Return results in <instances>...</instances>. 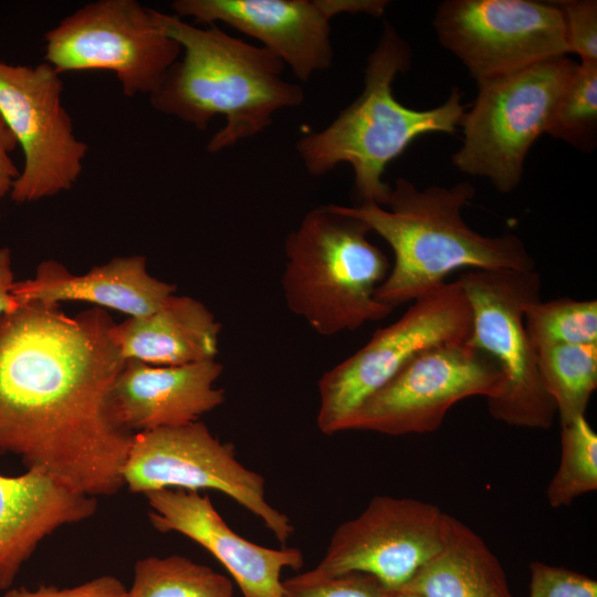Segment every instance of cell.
<instances>
[{
  "instance_id": "1",
  "label": "cell",
  "mask_w": 597,
  "mask_h": 597,
  "mask_svg": "<svg viewBox=\"0 0 597 597\" xmlns=\"http://www.w3.org/2000/svg\"><path fill=\"white\" fill-rule=\"evenodd\" d=\"M114 323L100 307L69 315L35 302L0 316V454L93 498L123 489L134 434L113 404L125 364Z\"/></svg>"
},
{
  "instance_id": "2",
  "label": "cell",
  "mask_w": 597,
  "mask_h": 597,
  "mask_svg": "<svg viewBox=\"0 0 597 597\" xmlns=\"http://www.w3.org/2000/svg\"><path fill=\"white\" fill-rule=\"evenodd\" d=\"M151 11L156 24L178 42L182 57L149 95L150 105L200 130L223 116V127L207 145L210 153L262 133L276 112L302 104V87L283 78L284 63L265 48L216 24L199 28L175 14Z\"/></svg>"
},
{
  "instance_id": "3",
  "label": "cell",
  "mask_w": 597,
  "mask_h": 597,
  "mask_svg": "<svg viewBox=\"0 0 597 597\" xmlns=\"http://www.w3.org/2000/svg\"><path fill=\"white\" fill-rule=\"evenodd\" d=\"M475 196L468 181L452 187L418 189L398 178L385 209L374 202L335 209L362 220L391 248L394 265L376 289L375 298L391 307L416 301L467 270H534L523 241L512 233L486 237L472 230L462 211Z\"/></svg>"
},
{
  "instance_id": "4",
  "label": "cell",
  "mask_w": 597,
  "mask_h": 597,
  "mask_svg": "<svg viewBox=\"0 0 597 597\" xmlns=\"http://www.w3.org/2000/svg\"><path fill=\"white\" fill-rule=\"evenodd\" d=\"M410 63L408 43L385 22L367 59L362 94L325 128L296 143L297 154L311 175L322 176L339 164H348L362 202L384 207L391 192V186L383 179L387 165L425 134H454L465 113L457 86L442 104L429 109L407 107L395 97L392 83Z\"/></svg>"
},
{
  "instance_id": "5",
  "label": "cell",
  "mask_w": 597,
  "mask_h": 597,
  "mask_svg": "<svg viewBox=\"0 0 597 597\" xmlns=\"http://www.w3.org/2000/svg\"><path fill=\"white\" fill-rule=\"evenodd\" d=\"M369 232L329 205L308 211L285 240L286 305L321 335L354 331L394 311L375 298L391 266Z\"/></svg>"
},
{
  "instance_id": "6",
  "label": "cell",
  "mask_w": 597,
  "mask_h": 597,
  "mask_svg": "<svg viewBox=\"0 0 597 597\" xmlns=\"http://www.w3.org/2000/svg\"><path fill=\"white\" fill-rule=\"evenodd\" d=\"M576 66L565 55L476 82V98L461 119L463 140L453 166L488 178L500 192L513 191Z\"/></svg>"
},
{
  "instance_id": "7",
  "label": "cell",
  "mask_w": 597,
  "mask_h": 597,
  "mask_svg": "<svg viewBox=\"0 0 597 597\" xmlns=\"http://www.w3.org/2000/svg\"><path fill=\"white\" fill-rule=\"evenodd\" d=\"M471 307L469 345L489 354L504 383L488 402L490 415L516 427L548 429L556 407L544 388L536 349L524 323L526 308L541 300L542 280L534 270H467L457 280Z\"/></svg>"
},
{
  "instance_id": "8",
  "label": "cell",
  "mask_w": 597,
  "mask_h": 597,
  "mask_svg": "<svg viewBox=\"0 0 597 597\" xmlns=\"http://www.w3.org/2000/svg\"><path fill=\"white\" fill-rule=\"evenodd\" d=\"M472 314L458 281L413 301L392 324L377 329L353 355L318 380L317 427L324 434L345 431L359 406L427 348L464 342Z\"/></svg>"
},
{
  "instance_id": "9",
  "label": "cell",
  "mask_w": 597,
  "mask_h": 597,
  "mask_svg": "<svg viewBox=\"0 0 597 597\" xmlns=\"http://www.w3.org/2000/svg\"><path fill=\"white\" fill-rule=\"evenodd\" d=\"M122 476L124 486L136 494L219 491L258 516L282 546L294 533L290 519L266 500L264 478L244 467L233 444L220 441L199 420L134 433Z\"/></svg>"
},
{
  "instance_id": "10",
  "label": "cell",
  "mask_w": 597,
  "mask_h": 597,
  "mask_svg": "<svg viewBox=\"0 0 597 597\" xmlns=\"http://www.w3.org/2000/svg\"><path fill=\"white\" fill-rule=\"evenodd\" d=\"M136 0L88 2L44 35V62L60 74L105 70L125 96L153 94L181 54L180 45Z\"/></svg>"
},
{
  "instance_id": "11",
  "label": "cell",
  "mask_w": 597,
  "mask_h": 597,
  "mask_svg": "<svg viewBox=\"0 0 597 597\" xmlns=\"http://www.w3.org/2000/svg\"><path fill=\"white\" fill-rule=\"evenodd\" d=\"M61 74L46 62L10 64L0 57V116L23 154L10 198L30 203L70 190L88 146L80 140L62 103Z\"/></svg>"
},
{
  "instance_id": "12",
  "label": "cell",
  "mask_w": 597,
  "mask_h": 597,
  "mask_svg": "<svg viewBox=\"0 0 597 597\" xmlns=\"http://www.w3.org/2000/svg\"><path fill=\"white\" fill-rule=\"evenodd\" d=\"M503 383L499 364L465 341L432 346L367 398L345 431L388 436L432 432L457 402L473 396L493 399Z\"/></svg>"
},
{
  "instance_id": "13",
  "label": "cell",
  "mask_w": 597,
  "mask_h": 597,
  "mask_svg": "<svg viewBox=\"0 0 597 597\" xmlns=\"http://www.w3.org/2000/svg\"><path fill=\"white\" fill-rule=\"evenodd\" d=\"M432 24L441 45L475 82L568 53L554 1L447 0L437 7Z\"/></svg>"
},
{
  "instance_id": "14",
  "label": "cell",
  "mask_w": 597,
  "mask_h": 597,
  "mask_svg": "<svg viewBox=\"0 0 597 597\" xmlns=\"http://www.w3.org/2000/svg\"><path fill=\"white\" fill-rule=\"evenodd\" d=\"M450 519L425 501L376 495L358 516L335 530L323 558L308 573L331 577L359 572L399 590L441 549Z\"/></svg>"
},
{
  "instance_id": "15",
  "label": "cell",
  "mask_w": 597,
  "mask_h": 597,
  "mask_svg": "<svg viewBox=\"0 0 597 597\" xmlns=\"http://www.w3.org/2000/svg\"><path fill=\"white\" fill-rule=\"evenodd\" d=\"M387 0H176L174 14L193 24L223 22L259 40L306 82L331 67L329 21L341 13L384 14Z\"/></svg>"
},
{
  "instance_id": "16",
  "label": "cell",
  "mask_w": 597,
  "mask_h": 597,
  "mask_svg": "<svg viewBox=\"0 0 597 597\" xmlns=\"http://www.w3.org/2000/svg\"><path fill=\"white\" fill-rule=\"evenodd\" d=\"M148 520L161 533L176 532L207 549L232 576L243 597H283L284 568L300 569L298 548H270L237 534L199 491L163 489L144 494Z\"/></svg>"
},
{
  "instance_id": "17",
  "label": "cell",
  "mask_w": 597,
  "mask_h": 597,
  "mask_svg": "<svg viewBox=\"0 0 597 597\" xmlns=\"http://www.w3.org/2000/svg\"><path fill=\"white\" fill-rule=\"evenodd\" d=\"M222 370L216 359L179 366L126 360L113 387L116 415L133 433L197 421L223 404L224 390L214 387Z\"/></svg>"
},
{
  "instance_id": "18",
  "label": "cell",
  "mask_w": 597,
  "mask_h": 597,
  "mask_svg": "<svg viewBox=\"0 0 597 597\" xmlns=\"http://www.w3.org/2000/svg\"><path fill=\"white\" fill-rule=\"evenodd\" d=\"M96 510V498L65 486L41 469L0 474V589L11 588L43 540L91 519Z\"/></svg>"
},
{
  "instance_id": "19",
  "label": "cell",
  "mask_w": 597,
  "mask_h": 597,
  "mask_svg": "<svg viewBox=\"0 0 597 597\" xmlns=\"http://www.w3.org/2000/svg\"><path fill=\"white\" fill-rule=\"evenodd\" d=\"M175 290L148 272L144 255L134 254L116 256L84 274L71 273L59 261L44 260L32 279L14 282L12 294L19 304L85 302L137 317L154 312Z\"/></svg>"
},
{
  "instance_id": "20",
  "label": "cell",
  "mask_w": 597,
  "mask_h": 597,
  "mask_svg": "<svg viewBox=\"0 0 597 597\" xmlns=\"http://www.w3.org/2000/svg\"><path fill=\"white\" fill-rule=\"evenodd\" d=\"M221 324L200 301L171 294L154 312L114 323L121 356L154 366L216 359Z\"/></svg>"
},
{
  "instance_id": "21",
  "label": "cell",
  "mask_w": 597,
  "mask_h": 597,
  "mask_svg": "<svg viewBox=\"0 0 597 597\" xmlns=\"http://www.w3.org/2000/svg\"><path fill=\"white\" fill-rule=\"evenodd\" d=\"M399 590L419 597H513L496 556L452 516L441 549Z\"/></svg>"
},
{
  "instance_id": "22",
  "label": "cell",
  "mask_w": 597,
  "mask_h": 597,
  "mask_svg": "<svg viewBox=\"0 0 597 597\" xmlns=\"http://www.w3.org/2000/svg\"><path fill=\"white\" fill-rule=\"evenodd\" d=\"M545 390L555 404L561 425L585 416L597 388V344H556L536 349Z\"/></svg>"
},
{
  "instance_id": "23",
  "label": "cell",
  "mask_w": 597,
  "mask_h": 597,
  "mask_svg": "<svg viewBox=\"0 0 597 597\" xmlns=\"http://www.w3.org/2000/svg\"><path fill=\"white\" fill-rule=\"evenodd\" d=\"M224 575L182 555L147 556L134 566L128 597H232Z\"/></svg>"
},
{
  "instance_id": "24",
  "label": "cell",
  "mask_w": 597,
  "mask_h": 597,
  "mask_svg": "<svg viewBox=\"0 0 597 597\" xmlns=\"http://www.w3.org/2000/svg\"><path fill=\"white\" fill-rule=\"evenodd\" d=\"M561 426V462L546 490L547 502L554 509L597 489L596 432L585 416Z\"/></svg>"
},
{
  "instance_id": "25",
  "label": "cell",
  "mask_w": 597,
  "mask_h": 597,
  "mask_svg": "<svg viewBox=\"0 0 597 597\" xmlns=\"http://www.w3.org/2000/svg\"><path fill=\"white\" fill-rule=\"evenodd\" d=\"M546 134L590 153L597 143V62L577 64L552 112Z\"/></svg>"
},
{
  "instance_id": "26",
  "label": "cell",
  "mask_w": 597,
  "mask_h": 597,
  "mask_svg": "<svg viewBox=\"0 0 597 597\" xmlns=\"http://www.w3.org/2000/svg\"><path fill=\"white\" fill-rule=\"evenodd\" d=\"M524 323L535 349L556 344H597V301L540 300L526 308Z\"/></svg>"
},
{
  "instance_id": "27",
  "label": "cell",
  "mask_w": 597,
  "mask_h": 597,
  "mask_svg": "<svg viewBox=\"0 0 597 597\" xmlns=\"http://www.w3.org/2000/svg\"><path fill=\"white\" fill-rule=\"evenodd\" d=\"M283 597H389L376 577L350 572L331 577H317L308 572L282 580Z\"/></svg>"
},
{
  "instance_id": "28",
  "label": "cell",
  "mask_w": 597,
  "mask_h": 597,
  "mask_svg": "<svg viewBox=\"0 0 597 597\" xmlns=\"http://www.w3.org/2000/svg\"><path fill=\"white\" fill-rule=\"evenodd\" d=\"M562 12L568 53L582 62H597V1H554Z\"/></svg>"
},
{
  "instance_id": "29",
  "label": "cell",
  "mask_w": 597,
  "mask_h": 597,
  "mask_svg": "<svg viewBox=\"0 0 597 597\" xmlns=\"http://www.w3.org/2000/svg\"><path fill=\"white\" fill-rule=\"evenodd\" d=\"M528 597H597L591 577L542 562L530 564Z\"/></svg>"
},
{
  "instance_id": "30",
  "label": "cell",
  "mask_w": 597,
  "mask_h": 597,
  "mask_svg": "<svg viewBox=\"0 0 597 597\" xmlns=\"http://www.w3.org/2000/svg\"><path fill=\"white\" fill-rule=\"evenodd\" d=\"M2 597H128V588L117 577L102 575L67 588L46 585L36 589L9 588Z\"/></svg>"
},
{
  "instance_id": "31",
  "label": "cell",
  "mask_w": 597,
  "mask_h": 597,
  "mask_svg": "<svg viewBox=\"0 0 597 597\" xmlns=\"http://www.w3.org/2000/svg\"><path fill=\"white\" fill-rule=\"evenodd\" d=\"M18 146L17 140L0 116V203L10 195L20 170L10 154Z\"/></svg>"
},
{
  "instance_id": "32",
  "label": "cell",
  "mask_w": 597,
  "mask_h": 597,
  "mask_svg": "<svg viewBox=\"0 0 597 597\" xmlns=\"http://www.w3.org/2000/svg\"><path fill=\"white\" fill-rule=\"evenodd\" d=\"M11 251L7 247L0 248V316L19 306L12 294L14 284Z\"/></svg>"
},
{
  "instance_id": "33",
  "label": "cell",
  "mask_w": 597,
  "mask_h": 597,
  "mask_svg": "<svg viewBox=\"0 0 597 597\" xmlns=\"http://www.w3.org/2000/svg\"><path fill=\"white\" fill-rule=\"evenodd\" d=\"M389 597H419V596L410 594V593L401 591V590H395V591H390Z\"/></svg>"
}]
</instances>
